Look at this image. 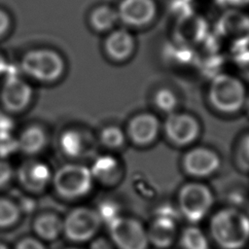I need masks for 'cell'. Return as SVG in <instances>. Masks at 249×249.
Instances as JSON below:
<instances>
[{
  "mask_svg": "<svg viewBox=\"0 0 249 249\" xmlns=\"http://www.w3.org/2000/svg\"><path fill=\"white\" fill-rule=\"evenodd\" d=\"M108 230L117 249H151L146 224L135 217L123 215L109 225Z\"/></svg>",
  "mask_w": 249,
  "mask_h": 249,
  "instance_id": "cell-7",
  "label": "cell"
},
{
  "mask_svg": "<svg viewBox=\"0 0 249 249\" xmlns=\"http://www.w3.org/2000/svg\"><path fill=\"white\" fill-rule=\"evenodd\" d=\"M234 62L241 78L249 81V46L235 51Z\"/></svg>",
  "mask_w": 249,
  "mask_h": 249,
  "instance_id": "cell-29",
  "label": "cell"
},
{
  "mask_svg": "<svg viewBox=\"0 0 249 249\" xmlns=\"http://www.w3.org/2000/svg\"><path fill=\"white\" fill-rule=\"evenodd\" d=\"M94 182L104 186H115L123 177L124 167L122 161L111 154L97 157L89 166Z\"/></svg>",
  "mask_w": 249,
  "mask_h": 249,
  "instance_id": "cell-18",
  "label": "cell"
},
{
  "mask_svg": "<svg viewBox=\"0 0 249 249\" xmlns=\"http://www.w3.org/2000/svg\"><path fill=\"white\" fill-rule=\"evenodd\" d=\"M18 151L17 136H15L14 133L0 134V159H7Z\"/></svg>",
  "mask_w": 249,
  "mask_h": 249,
  "instance_id": "cell-30",
  "label": "cell"
},
{
  "mask_svg": "<svg viewBox=\"0 0 249 249\" xmlns=\"http://www.w3.org/2000/svg\"><path fill=\"white\" fill-rule=\"evenodd\" d=\"M246 210H247V211H248V213H249V208H248V209H246Z\"/></svg>",
  "mask_w": 249,
  "mask_h": 249,
  "instance_id": "cell-42",
  "label": "cell"
},
{
  "mask_svg": "<svg viewBox=\"0 0 249 249\" xmlns=\"http://www.w3.org/2000/svg\"><path fill=\"white\" fill-rule=\"evenodd\" d=\"M136 41L128 28H114L108 32L103 42L106 56L114 62H124L134 53Z\"/></svg>",
  "mask_w": 249,
  "mask_h": 249,
  "instance_id": "cell-17",
  "label": "cell"
},
{
  "mask_svg": "<svg viewBox=\"0 0 249 249\" xmlns=\"http://www.w3.org/2000/svg\"><path fill=\"white\" fill-rule=\"evenodd\" d=\"M66 249H81V248H77V247H69V248H66Z\"/></svg>",
  "mask_w": 249,
  "mask_h": 249,
  "instance_id": "cell-41",
  "label": "cell"
},
{
  "mask_svg": "<svg viewBox=\"0 0 249 249\" xmlns=\"http://www.w3.org/2000/svg\"><path fill=\"white\" fill-rule=\"evenodd\" d=\"M162 123L152 112H139L132 116L124 128L127 141L141 148L149 147L157 142L161 134Z\"/></svg>",
  "mask_w": 249,
  "mask_h": 249,
  "instance_id": "cell-11",
  "label": "cell"
},
{
  "mask_svg": "<svg viewBox=\"0 0 249 249\" xmlns=\"http://www.w3.org/2000/svg\"><path fill=\"white\" fill-rule=\"evenodd\" d=\"M12 20L10 15L0 8V38L4 37L10 30Z\"/></svg>",
  "mask_w": 249,
  "mask_h": 249,
  "instance_id": "cell-34",
  "label": "cell"
},
{
  "mask_svg": "<svg viewBox=\"0 0 249 249\" xmlns=\"http://www.w3.org/2000/svg\"><path fill=\"white\" fill-rule=\"evenodd\" d=\"M0 249H9V248H8V246H6L5 244L0 243Z\"/></svg>",
  "mask_w": 249,
  "mask_h": 249,
  "instance_id": "cell-40",
  "label": "cell"
},
{
  "mask_svg": "<svg viewBox=\"0 0 249 249\" xmlns=\"http://www.w3.org/2000/svg\"><path fill=\"white\" fill-rule=\"evenodd\" d=\"M222 1L229 9L244 10L246 7H249V0H222Z\"/></svg>",
  "mask_w": 249,
  "mask_h": 249,
  "instance_id": "cell-37",
  "label": "cell"
},
{
  "mask_svg": "<svg viewBox=\"0 0 249 249\" xmlns=\"http://www.w3.org/2000/svg\"><path fill=\"white\" fill-rule=\"evenodd\" d=\"M53 171L45 161L30 158L16 169V178L20 186L31 194L44 192L52 185Z\"/></svg>",
  "mask_w": 249,
  "mask_h": 249,
  "instance_id": "cell-14",
  "label": "cell"
},
{
  "mask_svg": "<svg viewBox=\"0 0 249 249\" xmlns=\"http://www.w3.org/2000/svg\"><path fill=\"white\" fill-rule=\"evenodd\" d=\"M102 223L95 210L87 206L72 209L63 219V234L76 243L90 241L96 236Z\"/></svg>",
  "mask_w": 249,
  "mask_h": 249,
  "instance_id": "cell-9",
  "label": "cell"
},
{
  "mask_svg": "<svg viewBox=\"0 0 249 249\" xmlns=\"http://www.w3.org/2000/svg\"><path fill=\"white\" fill-rule=\"evenodd\" d=\"M235 161L239 169L249 172V133L241 136L236 144Z\"/></svg>",
  "mask_w": 249,
  "mask_h": 249,
  "instance_id": "cell-28",
  "label": "cell"
},
{
  "mask_svg": "<svg viewBox=\"0 0 249 249\" xmlns=\"http://www.w3.org/2000/svg\"><path fill=\"white\" fill-rule=\"evenodd\" d=\"M161 133L173 146L191 147L200 136L201 124L194 114L175 111L166 116L162 123Z\"/></svg>",
  "mask_w": 249,
  "mask_h": 249,
  "instance_id": "cell-6",
  "label": "cell"
},
{
  "mask_svg": "<svg viewBox=\"0 0 249 249\" xmlns=\"http://www.w3.org/2000/svg\"><path fill=\"white\" fill-rule=\"evenodd\" d=\"M18 151L33 158L42 153L48 145L47 131L40 125L32 124L23 128L17 136Z\"/></svg>",
  "mask_w": 249,
  "mask_h": 249,
  "instance_id": "cell-20",
  "label": "cell"
},
{
  "mask_svg": "<svg viewBox=\"0 0 249 249\" xmlns=\"http://www.w3.org/2000/svg\"><path fill=\"white\" fill-rule=\"evenodd\" d=\"M119 22L117 10L108 5L95 7L89 16L90 28L98 33H108L112 31Z\"/></svg>",
  "mask_w": 249,
  "mask_h": 249,
  "instance_id": "cell-23",
  "label": "cell"
},
{
  "mask_svg": "<svg viewBox=\"0 0 249 249\" xmlns=\"http://www.w3.org/2000/svg\"><path fill=\"white\" fill-rule=\"evenodd\" d=\"M14 178H16V169L6 159H0V190L8 187Z\"/></svg>",
  "mask_w": 249,
  "mask_h": 249,
  "instance_id": "cell-31",
  "label": "cell"
},
{
  "mask_svg": "<svg viewBox=\"0 0 249 249\" xmlns=\"http://www.w3.org/2000/svg\"><path fill=\"white\" fill-rule=\"evenodd\" d=\"M58 149L69 160H77L89 152L91 147L89 136L81 128L69 127L58 137Z\"/></svg>",
  "mask_w": 249,
  "mask_h": 249,
  "instance_id": "cell-19",
  "label": "cell"
},
{
  "mask_svg": "<svg viewBox=\"0 0 249 249\" xmlns=\"http://www.w3.org/2000/svg\"><path fill=\"white\" fill-rule=\"evenodd\" d=\"M217 30L234 51L249 46V15L244 10L228 9L219 18Z\"/></svg>",
  "mask_w": 249,
  "mask_h": 249,
  "instance_id": "cell-12",
  "label": "cell"
},
{
  "mask_svg": "<svg viewBox=\"0 0 249 249\" xmlns=\"http://www.w3.org/2000/svg\"><path fill=\"white\" fill-rule=\"evenodd\" d=\"M176 249H213L203 225L182 224Z\"/></svg>",
  "mask_w": 249,
  "mask_h": 249,
  "instance_id": "cell-21",
  "label": "cell"
},
{
  "mask_svg": "<svg viewBox=\"0 0 249 249\" xmlns=\"http://www.w3.org/2000/svg\"><path fill=\"white\" fill-rule=\"evenodd\" d=\"M95 210L100 218L101 223L105 224L107 227L118 220L121 216H123L120 205L116 201L110 199L101 201Z\"/></svg>",
  "mask_w": 249,
  "mask_h": 249,
  "instance_id": "cell-27",
  "label": "cell"
},
{
  "mask_svg": "<svg viewBox=\"0 0 249 249\" xmlns=\"http://www.w3.org/2000/svg\"><path fill=\"white\" fill-rule=\"evenodd\" d=\"M182 224L176 216H152L150 222L146 224L151 248H175Z\"/></svg>",
  "mask_w": 249,
  "mask_h": 249,
  "instance_id": "cell-15",
  "label": "cell"
},
{
  "mask_svg": "<svg viewBox=\"0 0 249 249\" xmlns=\"http://www.w3.org/2000/svg\"><path fill=\"white\" fill-rule=\"evenodd\" d=\"M8 69V64L5 60V58L3 57V55L0 53V75H5Z\"/></svg>",
  "mask_w": 249,
  "mask_h": 249,
  "instance_id": "cell-38",
  "label": "cell"
},
{
  "mask_svg": "<svg viewBox=\"0 0 249 249\" xmlns=\"http://www.w3.org/2000/svg\"><path fill=\"white\" fill-rule=\"evenodd\" d=\"M15 124L9 113H0V134H12Z\"/></svg>",
  "mask_w": 249,
  "mask_h": 249,
  "instance_id": "cell-33",
  "label": "cell"
},
{
  "mask_svg": "<svg viewBox=\"0 0 249 249\" xmlns=\"http://www.w3.org/2000/svg\"><path fill=\"white\" fill-rule=\"evenodd\" d=\"M173 35L177 43L181 45H196L208 35V23L202 16L195 12H188L177 18Z\"/></svg>",
  "mask_w": 249,
  "mask_h": 249,
  "instance_id": "cell-16",
  "label": "cell"
},
{
  "mask_svg": "<svg viewBox=\"0 0 249 249\" xmlns=\"http://www.w3.org/2000/svg\"><path fill=\"white\" fill-rule=\"evenodd\" d=\"M18 204L21 213H31L36 207V203L33 201L32 198L29 197L22 198Z\"/></svg>",
  "mask_w": 249,
  "mask_h": 249,
  "instance_id": "cell-36",
  "label": "cell"
},
{
  "mask_svg": "<svg viewBox=\"0 0 249 249\" xmlns=\"http://www.w3.org/2000/svg\"><path fill=\"white\" fill-rule=\"evenodd\" d=\"M89 249H115L110 239L105 237H94L90 240Z\"/></svg>",
  "mask_w": 249,
  "mask_h": 249,
  "instance_id": "cell-35",
  "label": "cell"
},
{
  "mask_svg": "<svg viewBox=\"0 0 249 249\" xmlns=\"http://www.w3.org/2000/svg\"><path fill=\"white\" fill-rule=\"evenodd\" d=\"M178 96L174 90L163 87L157 89L153 95V103L156 109L167 115L177 111Z\"/></svg>",
  "mask_w": 249,
  "mask_h": 249,
  "instance_id": "cell-25",
  "label": "cell"
},
{
  "mask_svg": "<svg viewBox=\"0 0 249 249\" xmlns=\"http://www.w3.org/2000/svg\"><path fill=\"white\" fill-rule=\"evenodd\" d=\"M203 227L213 249H249V213L246 209L217 206Z\"/></svg>",
  "mask_w": 249,
  "mask_h": 249,
  "instance_id": "cell-1",
  "label": "cell"
},
{
  "mask_svg": "<svg viewBox=\"0 0 249 249\" xmlns=\"http://www.w3.org/2000/svg\"><path fill=\"white\" fill-rule=\"evenodd\" d=\"M0 89V102L9 114L26 110L32 102L34 90L29 82L17 72H6Z\"/></svg>",
  "mask_w": 249,
  "mask_h": 249,
  "instance_id": "cell-10",
  "label": "cell"
},
{
  "mask_svg": "<svg viewBox=\"0 0 249 249\" xmlns=\"http://www.w3.org/2000/svg\"><path fill=\"white\" fill-rule=\"evenodd\" d=\"M116 10L127 28H144L155 20L159 8L156 0H121Z\"/></svg>",
  "mask_w": 249,
  "mask_h": 249,
  "instance_id": "cell-13",
  "label": "cell"
},
{
  "mask_svg": "<svg viewBox=\"0 0 249 249\" xmlns=\"http://www.w3.org/2000/svg\"><path fill=\"white\" fill-rule=\"evenodd\" d=\"M20 215L18 202L9 197L0 196V229H7L16 225Z\"/></svg>",
  "mask_w": 249,
  "mask_h": 249,
  "instance_id": "cell-26",
  "label": "cell"
},
{
  "mask_svg": "<svg viewBox=\"0 0 249 249\" xmlns=\"http://www.w3.org/2000/svg\"><path fill=\"white\" fill-rule=\"evenodd\" d=\"M173 201L183 224L203 225L217 207L214 190L200 180L181 185Z\"/></svg>",
  "mask_w": 249,
  "mask_h": 249,
  "instance_id": "cell-2",
  "label": "cell"
},
{
  "mask_svg": "<svg viewBox=\"0 0 249 249\" xmlns=\"http://www.w3.org/2000/svg\"><path fill=\"white\" fill-rule=\"evenodd\" d=\"M94 179L89 166L68 162L53 171L52 186L56 195L66 200H76L87 196L92 190Z\"/></svg>",
  "mask_w": 249,
  "mask_h": 249,
  "instance_id": "cell-5",
  "label": "cell"
},
{
  "mask_svg": "<svg viewBox=\"0 0 249 249\" xmlns=\"http://www.w3.org/2000/svg\"><path fill=\"white\" fill-rule=\"evenodd\" d=\"M248 91L241 78L221 73L213 77L207 89V100L217 113L233 115L244 109Z\"/></svg>",
  "mask_w": 249,
  "mask_h": 249,
  "instance_id": "cell-3",
  "label": "cell"
},
{
  "mask_svg": "<svg viewBox=\"0 0 249 249\" xmlns=\"http://www.w3.org/2000/svg\"><path fill=\"white\" fill-rule=\"evenodd\" d=\"M15 249H46V247L39 238L24 237L18 242Z\"/></svg>",
  "mask_w": 249,
  "mask_h": 249,
  "instance_id": "cell-32",
  "label": "cell"
},
{
  "mask_svg": "<svg viewBox=\"0 0 249 249\" xmlns=\"http://www.w3.org/2000/svg\"><path fill=\"white\" fill-rule=\"evenodd\" d=\"M127 141L125 130L119 125L110 124L104 126L98 135V142L109 151L122 149Z\"/></svg>",
  "mask_w": 249,
  "mask_h": 249,
  "instance_id": "cell-24",
  "label": "cell"
},
{
  "mask_svg": "<svg viewBox=\"0 0 249 249\" xmlns=\"http://www.w3.org/2000/svg\"><path fill=\"white\" fill-rule=\"evenodd\" d=\"M33 230L42 241L55 240L63 232V219L52 212L43 213L34 220Z\"/></svg>",
  "mask_w": 249,
  "mask_h": 249,
  "instance_id": "cell-22",
  "label": "cell"
},
{
  "mask_svg": "<svg viewBox=\"0 0 249 249\" xmlns=\"http://www.w3.org/2000/svg\"><path fill=\"white\" fill-rule=\"evenodd\" d=\"M20 71L29 79L41 84L58 82L65 73L66 63L55 50L37 48L26 52L19 63Z\"/></svg>",
  "mask_w": 249,
  "mask_h": 249,
  "instance_id": "cell-4",
  "label": "cell"
},
{
  "mask_svg": "<svg viewBox=\"0 0 249 249\" xmlns=\"http://www.w3.org/2000/svg\"><path fill=\"white\" fill-rule=\"evenodd\" d=\"M244 109L247 111V114L249 115V92L247 94V98H246V102L244 105Z\"/></svg>",
  "mask_w": 249,
  "mask_h": 249,
  "instance_id": "cell-39",
  "label": "cell"
},
{
  "mask_svg": "<svg viewBox=\"0 0 249 249\" xmlns=\"http://www.w3.org/2000/svg\"><path fill=\"white\" fill-rule=\"evenodd\" d=\"M221 165L220 155L206 146H191L181 159L182 170L192 180L204 181L214 176Z\"/></svg>",
  "mask_w": 249,
  "mask_h": 249,
  "instance_id": "cell-8",
  "label": "cell"
}]
</instances>
